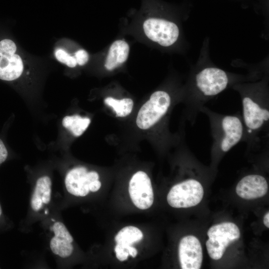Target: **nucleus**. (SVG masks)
<instances>
[{
    "instance_id": "nucleus-2",
    "label": "nucleus",
    "mask_w": 269,
    "mask_h": 269,
    "mask_svg": "<svg viewBox=\"0 0 269 269\" xmlns=\"http://www.w3.org/2000/svg\"><path fill=\"white\" fill-rule=\"evenodd\" d=\"M170 104L171 98L166 92H154L139 110L136 120L137 126L141 130L149 129L166 114Z\"/></svg>"
},
{
    "instance_id": "nucleus-20",
    "label": "nucleus",
    "mask_w": 269,
    "mask_h": 269,
    "mask_svg": "<svg viewBox=\"0 0 269 269\" xmlns=\"http://www.w3.org/2000/svg\"><path fill=\"white\" fill-rule=\"evenodd\" d=\"M52 228L55 236L66 239L71 243L73 242V237L62 223L60 222L55 223Z\"/></svg>"
},
{
    "instance_id": "nucleus-14",
    "label": "nucleus",
    "mask_w": 269,
    "mask_h": 269,
    "mask_svg": "<svg viewBox=\"0 0 269 269\" xmlns=\"http://www.w3.org/2000/svg\"><path fill=\"white\" fill-rule=\"evenodd\" d=\"M143 237V233L138 228L129 226L122 228L116 235L115 240L117 244L125 249L128 245L139 242Z\"/></svg>"
},
{
    "instance_id": "nucleus-27",
    "label": "nucleus",
    "mask_w": 269,
    "mask_h": 269,
    "mask_svg": "<svg viewBox=\"0 0 269 269\" xmlns=\"http://www.w3.org/2000/svg\"><path fill=\"white\" fill-rule=\"evenodd\" d=\"M125 249L129 252V255L133 258H135L137 254V250L132 246L128 245L125 247Z\"/></svg>"
},
{
    "instance_id": "nucleus-25",
    "label": "nucleus",
    "mask_w": 269,
    "mask_h": 269,
    "mask_svg": "<svg viewBox=\"0 0 269 269\" xmlns=\"http://www.w3.org/2000/svg\"><path fill=\"white\" fill-rule=\"evenodd\" d=\"M101 186V183L99 180L92 181L89 185L90 191L94 192L98 191Z\"/></svg>"
},
{
    "instance_id": "nucleus-29",
    "label": "nucleus",
    "mask_w": 269,
    "mask_h": 269,
    "mask_svg": "<svg viewBox=\"0 0 269 269\" xmlns=\"http://www.w3.org/2000/svg\"><path fill=\"white\" fill-rule=\"evenodd\" d=\"M1 213H2V210H1V206L0 205V216L1 215Z\"/></svg>"
},
{
    "instance_id": "nucleus-11",
    "label": "nucleus",
    "mask_w": 269,
    "mask_h": 269,
    "mask_svg": "<svg viewBox=\"0 0 269 269\" xmlns=\"http://www.w3.org/2000/svg\"><path fill=\"white\" fill-rule=\"evenodd\" d=\"M268 184L265 177L258 174L248 175L243 177L236 188L237 195L245 199H253L265 195Z\"/></svg>"
},
{
    "instance_id": "nucleus-9",
    "label": "nucleus",
    "mask_w": 269,
    "mask_h": 269,
    "mask_svg": "<svg viewBox=\"0 0 269 269\" xmlns=\"http://www.w3.org/2000/svg\"><path fill=\"white\" fill-rule=\"evenodd\" d=\"M178 255L181 269H200L203 260L202 248L199 240L195 236H186L181 239Z\"/></svg>"
},
{
    "instance_id": "nucleus-22",
    "label": "nucleus",
    "mask_w": 269,
    "mask_h": 269,
    "mask_svg": "<svg viewBox=\"0 0 269 269\" xmlns=\"http://www.w3.org/2000/svg\"><path fill=\"white\" fill-rule=\"evenodd\" d=\"M115 252L117 258L121 262L127 260L129 256H130L127 250L122 248L117 244L115 247Z\"/></svg>"
},
{
    "instance_id": "nucleus-17",
    "label": "nucleus",
    "mask_w": 269,
    "mask_h": 269,
    "mask_svg": "<svg viewBox=\"0 0 269 269\" xmlns=\"http://www.w3.org/2000/svg\"><path fill=\"white\" fill-rule=\"evenodd\" d=\"M50 247L54 254L63 258L70 256L73 251V246L71 243L55 236L50 241Z\"/></svg>"
},
{
    "instance_id": "nucleus-3",
    "label": "nucleus",
    "mask_w": 269,
    "mask_h": 269,
    "mask_svg": "<svg viewBox=\"0 0 269 269\" xmlns=\"http://www.w3.org/2000/svg\"><path fill=\"white\" fill-rule=\"evenodd\" d=\"M204 195L201 184L189 179L174 185L167 195L168 204L174 208H189L198 204Z\"/></svg>"
},
{
    "instance_id": "nucleus-23",
    "label": "nucleus",
    "mask_w": 269,
    "mask_h": 269,
    "mask_svg": "<svg viewBox=\"0 0 269 269\" xmlns=\"http://www.w3.org/2000/svg\"><path fill=\"white\" fill-rule=\"evenodd\" d=\"M8 155V152L6 147L3 140L0 138V164L6 160Z\"/></svg>"
},
{
    "instance_id": "nucleus-21",
    "label": "nucleus",
    "mask_w": 269,
    "mask_h": 269,
    "mask_svg": "<svg viewBox=\"0 0 269 269\" xmlns=\"http://www.w3.org/2000/svg\"><path fill=\"white\" fill-rule=\"evenodd\" d=\"M74 57L77 63L80 66L85 65L89 60V55L84 49H80L75 53Z\"/></svg>"
},
{
    "instance_id": "nucleus-12",
    "label": "nucleus",
    "mask_w": 269,
    "mask_h": 269,
    "mask_svg": "<svg viewBox=\"0 0 269 269\" xmlns=\"http://www.w3.org/2000/svg\"><path fill=\"white\" fill-rule=\"evenodd\" d=\"M23 70L20 57L17 54L0 56V79L11 81L19 78Z\"/></svg>"
},
{
    "instance_id": "nucleus-18",
    "label": "nucleus",
    "mask_w": 269,
    "mask_h": 269,
    "mask_svg": "<svg viewBox=\"0 0 269 269\" xmlns=\"http://www.w3.org/2000/svg\"><path fill=\"white\" fill-rule=\"evenodd\" d=\"M56 59L61 63L66 64L69 67H74L77 63L74 56H70L65 50L58 48L55 52Z\"/></svg>"
},
{
    "instance_id": "nucleus-5",
    "label": "nucleus",
    "mask_w": 269,
    "mask_h": 269,
    "mask_svg": "<svg viewBox=\"0 0 269 269\" xmlns=\"http://www.w3.org/2000/svg\"><path fill=\"white\" fill-rule=\"evenodd\" d=\"M219 131L215 138V147L218 148L223 152H227L242 139L244 127L238 117L228 115L221 120Z\"/></svg>"
},
{
    "instance_id": "nucleus-15",
    "label": "nucleus",
    "mask_w": 269,
    "mask_h": 269,
    "mask_svg": "<svg viewBox=\"0 0 269 269\" xmlns=\"http://www.w3.org/2000/svg\"><path fill=\"white\" fill-rule=\"evenodd\" d=\"M91 120L87 117L79 115L67 116L62 120L63 126L75 136H79L85 131L90 125Z\"/></svg>"
},
{
    "instance_id": "nucleus-16",
    "label": "nucleus",
    "mask_w": 269,
    "mask_h": 269,
    "mask_svg": "<svg viewBox=\"0 0 269 269\" xmlns=\"http://www.w3.org/2000/svg\"><path fill=\"white\" fill-rule=\"evenodd\" d=\"M104 103L112 108L116 116L118 117H125L129 115L132 112L134 106V102L131 98L118 100L109 97L104 99Z\"/></svg>"
},
{
    "instance_id": "nucleus-24",
    "label": "nucleus",
    "mask_w": 269,
    "mask_h": 269,
    "mask_svg": "<svg viewBox=\"0 0 269 269\" xmlns=\"http://www.w3.org/2000/svg\"><path fill=\"white\" fill-rule=\"evenodd\" d=\"M43 202L41 198L32 196L31 199V206L35 211L39 210L42 206Z\"/></svg>"
},
{
    "instance_id": "nucleus-10",
    "label": "nucleus",
    "mask_w": 269,
    "mask_h": 269,
    "mask_svg": "<svg viewBox=\"0 0 269 269\" xmlns=\"http://www.w3.org/2000/svg\"><path fill=\"white\" fill-rule=\"evenodd\" d=\"M99 178V176L97 172H87L85 167H76L67 173L65 184L69 193L76 196L83 197L90 192L89 184Z\"/></svg>"
},
{
    "instance_id": "nucleus-8",
    "label": "nucleus",
    "mask_w": 269,
    "mask_h": 269,
    "mask_svg": "<svg viewBox=\"0 0 269 269\" xmlns=\"http://www.w3.org/2000/svg\"><path fill=\"white\" fill-rule=\"evenodd\" d=\"M242 107L244 122L249 133L260 131L268 123L269 111L267 107L248 96L242 99Z\"/></svg>"
},
{
    "instance_id": "nucleus-13",
    "label": "nucleus",
    "mask_w": 269,
    "mask_h": 269,
    "mask_svg": "<svg viewBox=\"0 0 269 269\" xmlns=\"http://www.w3.org/2000/svg\"><path fill=\"white\" fill-rule=\"evenodd\" d=\"M130 52L128 43L123 40L114 41L110 47L105 66L108 70H113L123 64L128 59Z\"/></svg>"
},
{
    "instance_id": "nucleus-19",
    "label": "nucleus",
    "mask_w": 269,
    "mask_h": 269,
    "mask_svg": "<svg viewBox=\"0 0 269 269\" xmlns=\"http://www.w3.org/2000/svg\"><path fill=\"white\" fill-rule=\"evenodd\" d=\"M16 46L14 42L8 39L0 41V56H10L15 54Z\"/></svg>"
},
{
    "instance_id": "nucleus-6",
    "label": "nucleus",
    "mask_w": 269,
    "mask_h": 269,
    "mask_svg": "<svg viewBox=\"0 0 269 269\" xmlns=\"http://www.w3.org/2000/svg\"><path fill=\"white\" fill-rule=\"evenodd\" d=\"M196 85L205 96L212 97L223 91L227 87L229 79L226 73L216 67H207L196 76Z\"/></svg>"
},
{
    "instance_id": "nucleus-7",
    "label": "nucleus",
    "mask_w": 269,
    "mask_h": 269,
    "mask_svg": "<svg viewBox=\"0 0 269 269\" xmlns=\"http://www.w3.org/2000/svg\"><path fill=\"white\" fill-rule=\"evenodd\" d=\"M129 192L133 203L139 209H147L153 204L151 182L144 171H138L133 175L129 182Z\"/></svg>"
},
{
    "instance_id": "nucleus-26",
    "label": "nucleus",
    "mask_w": 269,
    "mask_h": 269,
    "mask_svg": "<svg viewBox=\"0 0 269 269\" xmlns=\"http://www.w3.org/2000/svg\"><path fill=\"white\" fill-rule=\"evenodd\" d=\"M51 188H49L43 193L42 196V201L43 203L47 204L50 202L51 199Z\"/></svg>"
},
{
    "instance_id": "nucleus-4",
    "label": "nucleus",
    "mask_w": 269,
    "mask_h": 269,
    "mask_svg": "<svg viewBox=\"0 0 269 269\" xmlns=\"http://www.w3.org/2000/svg\"><path fill=\"white\" fill-rule=\"evenodd\" d=\"M146 36L151 41L161 46L168 47L176 42L179 35V30L174 22L167 19L151 17L143 24Z\"/></svg>"
},
{
    "instance_id": "nucleus-28",
    "label": "nucleus",
    "mask_w": 269,
    "mask_h": 269,
    "mask_svg": "<svg viewBox=\"0 0 269 269\" xmlns=\"http://www.w3.org/2000/svg\"><path fill=\"white\" fill-rule=\"evenodd\" d=\"M263 222L264 225L268 228H269V212H268L264 217Z\"/></svg>"
},
{
    "instance_id": "nucleus-1",
    "label": "nucleus",
    "mask_w": 269,
    "mask_h": 269,
    "mask_svg": "<svg viewBox=\"0 0 269 269\" xmlns=\"http://www.w3.org/2000/svg\"><path fill=\"white\" fill-rule=\"evenodd\" d=\"M206 242L210 257L215 260L222 258L226 248L239 239L241 234L238 227L232 222H223L212 226L207 232Z\"/></svg>"
}]
</instances>
